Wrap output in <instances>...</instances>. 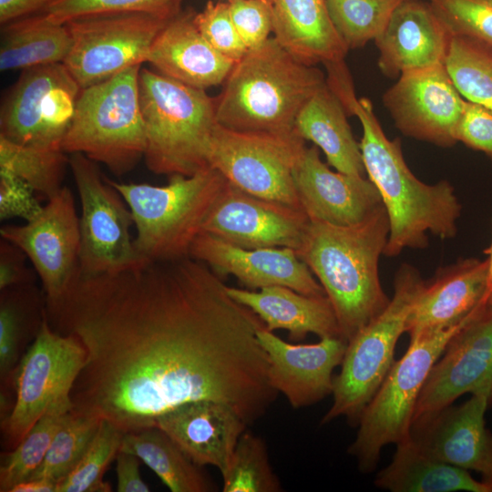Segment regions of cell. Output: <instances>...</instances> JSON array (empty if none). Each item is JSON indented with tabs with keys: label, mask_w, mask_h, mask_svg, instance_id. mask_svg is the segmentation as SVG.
<instances>
[{
	"label": "cell",
	"mask_w": 492,
	"mask_h": 492,
	"mask_svg": "<svg viewBox=\"0 0 492 492\" xmlns=\"http://www.w3.org/2000/svg\"><path fill=\"white\" fill-rule=\"evenodd\" d=\"M47 313L87 352L71 411L123 433L198 400L224 403L251 425L277 398L257 337L265 324L190 256L115 273L78 270Z\"/></svg>",
	"instance_id": "1"
},
{
	"label": "cell",
	"mask_w": 492,
	"mask_h": 492,
	"mask_svg": "<svg viewBox=\"0 0 492 492\" xmlns=\"http://www.w3.org/2000/svg\"><path fill=\"white\" fill-rule=\"evenodd\" d=\"M327 84L347 115L357 117L362 125L359 144L365 171L380 193L389 220L384 254L394 257L406 248L425 247L428 231L443 240L453 238L461 205L452 185L446 180L426 184L415 176L405 161L401 140L389 139L372 102L356 97L347 68L332 71Z\"/></svg>",
	"instance_id": "2"
},
{
	"label": "cell",
	"mask_w": 492,
	"mask_h": 492,
	"mask_svg": "<svg viewBox=\"0 0 492 492\" xmlns=\"http://www.w3.org/2000/svg\"><path fill=\"white\" fill-rule=\"evenodd\" d=\"M381 207L365 220L337 226L310 220L296 253L323 286L347 343L387 306L379 278V259L389 236Z\"/></svg>",
	"instance_id": "3"
},
{
	"label": "cell",
	"mask_w": 492,
	"mask_h": 492,
	"mask_svg": "<svg viewBox=\"0 0 492 492\" xmlns=\"http://www.w3.org/2000/svg\"><path fill=\"white\" fill-rule=\"evenodd\" d=\"M325 84L319 68L269 37L233 66L214 98L217 123L237 131L292 134L302 107Z\"/></svg>",
	"instance_id": "4"
},
{
	"label": "cell",
	"mask_w": 492,
	"mask_h": 492,
	"mask_svg": "<svg viewBox=\"0 0 492 492\" xmlns=\"http://www.w3.org/2000/svg\"><path fill=\"white\" fill-rule=\"evenodd\" d=\"M144 159L153 173L190 176L207 169L217 126L215 99L160 73L140 68Z\"/></svg>",
	"instance_id": "5"
},
{
	"label": "cell",
	"mask_w": 492,
	"mask_h": 492,
	"mask_svg": "<svg viewBox=\"0 0 492 492\" xmlns=\"http://www.w3.org/2000/svg\"><path fill=\"white\" fill-rule=\"evenodd\" d=\"M127 202L136 227L134 244L149 261L190 256L227 179L209 167L193 175L169 176L168 184L122 183L107 178Z\"/></svg>",
	"instance_id": "6"
},
{
	"label": "cell",
	"mask_w": 492,
	"mask_h": 492,
	"mask_svg": "<svg viewBox=\"0 0 492 492\" xmlns=\"http://www.w3.org/2000/svg\"><path fill=\"white\" fill-rule=\"evenodd\" d=\"M134 66L82 88L74 117L63 138L67 154L81 153L116 176L129 172L146 150L138 75Z\"/></svg>",
	"instance_id": "7"
},
{
	"label": "cell",
	"mask_w": 492,
	"mask_h": 492,
	"mask_svg": "<svg viewBox=\"0 0 492 492\" xmlns=\"http://www.w3.org/2000/svg\"><path fill=\"white\" fill-rule=\"evenodd\" d=\"M425 283L414 267L405 264L398 270L387 306L347 343L340 373L333 379V404L321 425L339 417L358 425L395 363V345L406 333L410 312Z\"/></svg>",
	"instance_id": "8"
},
{
	"label": "cell",
	"mask_w": 492,
	"mask_h": 492,
	"mask_svg": "<svg viewBox=\"0 0 492 492\" xmlns=\"http://www.w3.org/2000/svg\"><path fill=\"white\" fill-rule=\"evenodd\" d=\"M480 312L457 324L410 337L406 352L393 364L364 410L348 448L361 472L374 470L384 446L409 438L416 403L431 369L451 338Z\"/></svg>",
	"instance_id": "9"
},
{
	"label": "cell",
	"mask_w": 492,
	"mask_h": 492,
	"mask_svg": "<svg viewBox=\"0 0 492 492\" xmlns=\"http://www.w3.org/2000/svg\"><path fill=\"white\" fill-rule=\"evenodd\" d=\"M87 357L82 343L55 331L44 317L33 343L14 372L15 399L1 424L6 447L15 448L53 406L72 404L70 394Z\"/></svg>",
	"instance_id": "10"
},
{
	"label": "cell",
	"mask_w": 492,
	"mask_h": 492,
	"mask_svg": "<svg viewBox=\"0 0 492 492\" xmlns=\"http://www.w3.org/2000/svg\"><path fill=\"white\" fill-rule=\"evenodd\" d=\"M68 165L81 207L79 271L87 274L115 273L148 262L131 237L134 221L127 202L96 162L81 153H73Z\"/></svg>",
	"instance_id": "11"
},
{
	"label": "cell",
	"mask_w": 492,
	"mask_h": 492,
	"mask_svg": "<svg viewBox=\"0 0 492 492\" xmlns=\"http://www.w3.org/2000/svg\"><path fill=\"white\" fill-rule=\"evenodd\" d=\"M305 148V140L296 132H244L217 124L209 165L251 195L302 210L293 170Z\"/></svg>",
	"instance_id": "12"
},
{
	"label": "cell",
	"mask_w": 492,
	"mask_h": 492,
	"mask_svg": "<svg viewBox=\"0 0 492 492\" xmlns=\"http://www.w3.org/2000/svg\"><path fill=\"white\" fill-rule=\"evenodd\" d=\"M169 21L138 12L70 20L66 25L72 46L63 64L81 89L100 83L147 62L154 40Z\"/></svg>",
	"instance_id": "13"
},
{
	"label": "cell",
	"mask_w": 492,
	"mask_h": 492,
	"mask_svg": "<svg viewBox=\"0 0 492 492\" xmlns=\"http://www.w3.org/2000/svg\"><path fill=\"white\" fill-rule=\"evenodd\" d=\"M80 90L63 63L23 70L2 106L0 137L62 149Z\"/></svg>",
	"instance_id": "14"
},
{
	"label": "cell",
	"mask_w": 492,
	"mask_h": 492,
	"mask_svg": "<svg viewBox=\"0 0 492 492\" xmlns=\"http://www.w3.org/2000/svg\"><path fill=\"white\" fill-rule=\"evenodd\" d=\"M0 233L30 259L46 302L61 298L79 270V217L71 190L63 186L35 218L24 225L4 226Z\"/></svg>",
	"instance_id": "15"
},
{
	"label": "cell",
	"mask_w": 492,
	"mask_h": 492,
	"mask_svg": "<svg viewBox=\"0 0 492 492\" xmlns=\"http://www.w3.org/2000/svg\"><path fill=\"white\" fill-rule=\"evenodd\" d=\"M465 101L445 64L405 72L383 95L384 108L405 136L440 147L456 143Z\"/></svg>",
	"instance_id": "16"
},
{
	"label": "cell",
	"mask_w": 492,
	"mask_h": 492,
	"mask_svg": "<svg viewBox=\"0 0 492 492\" xmlns=\"http://www.w3.org/2000/svg\"><path fill=\"white\" fill-rule=\"evenodd\" d=\"M309 223L302 210L251 195L227 180L202 232L246 249L286 247L296 251Z\"/></svg>",
	"instance_id": "17"
},
{
	"label": "cell",
	"mask_w": 492,
	"mask_h": 492,
	"mask_svg": "<svg viewBox=\"0 0 492 492\" xmlns=\"http://www.w3.org/2000/svg\"><path fill=\"white\" fill-rule=\"evenodd\" d=\"M466 393L492 397V313L487 306L447 343L422 388L414 418L448 406Z\"/></svg>",
	"instance_id": "18"
},
{
	"label": "cell",
	"mask_w": 492,
	"mask_h": 492,
	"mask_svg": "<svg viewBox=\"0 0 492 492\" xmlns=\"http://www.w3.org/2000/svg\"><path fill=\"white\" fill-rule=\"evenodd\" d=\"M490 399L488 394H476L460 405L423 414L413 419L408 439L432 458L490 478L492 433L485 425Z\"/></svg>",
	"instance_id": "19"
},
{
	"label": "cell",
	"mask_w": 492,
	"mask_h": 492,
	"mask_svg": "<svg viewBox=\"0 0 492 492\" xmlns=\"http://www.w3.org/2000/svg\"><path fill=\"white\" fill-rule=\"evenodd\" d=\"M190 256L207 264L222 279L234 276L250 290L279 285L307 295H326L292 248L246 249L201 232L193 242Z\"/></svg>",
	"instance_id": "20"
},
{
	"label": "cell",
	"mask_w": 492,
	"mask_h": 492,
	"mask_svg": "<svg viewBox=\"0 0 492 492\" xmlns=\"http://www.w3.org/2000/svg\"><path fill=\"white\" fill-rule=\"evenodd\" d=\"M269 360L271 385L295 409L314 405L333 393V370L341 365L347 342L320 338L315 343H291L267 330L257 333Z\"/></svg>",
	"instance_id": "21"
},
{
	"label": "cell",
	"mask_w": 492,
	"mask_h": 492,
	"mask_svg": "<svg viewBox=\"0 0 492 492\" xmlns=\"http://www.w3.org/2000/svg\"><path fill=\"white\" fill-rule=\"evenodd\" d=\"M293 181L301 207L312 221L351 226L384 206L369 179L331 170L315 145L305 148L294 168Z\"/></svg>",
	"instance_id": "22"
},
{
	"label": "cell",
	"mask_w": 492,
	"mask_h": 492,
	"mask_svg": "<svg viewBox=\"0 0 492 492\" xmlns=\"http://www.w3.org/2000/svg\"><path fill=\"white\" fill-rule=\"evenodd\" d=\"M451 38L425 0H403L374 39L378 67L385 77L395 78L407 71L445 64Z\"/></svg>",
	"instance_id": "23"
},
{
	"label": "cell",
	"mask_w": 492,
	"mask_h": 492,
	"mask_svg": "<svg viewBox=\"0 0 492 492\" xmlns=\"http://www.w3.org/2000/svg\"><path fill=\"white\" fill-rule=\"evenodd\" d=\"M163 430L197 465L212 466L222 474L249 426L228 405L213 400L182 404L156 419Z\"/></svg>",
	"instance_id": "24"
},
{
	"label": "cell",
	"mask_w": 492,
	"mask_h": 492,
	"mask_svg": "<svg viewBox=\"0 0 492 492\" xmlns=\"http://www.w3.org/2000/svg\"><path fill=\"white\" fill-rule=\"evenodd\" d=\"M487 261L466 259L442 270L425 283L410 312V337L457 324L487 302Z\"/></svg>",
	"instance_id": "25"
},
{
	"label": "cell",
	"mask_w": 492,
	"mask_h": 492,
	"mask_svg": "<svg viewBox=\"0 0 492 492\" xmlns=\"http://www.w3.org/2000/svg\"><path fill=\"white\" fill-rule=\"evenodd\" d=\"M196 12L181 10L154 40L147 58L163 76L205 90L224 83L235 62L220 54L196 26Z\"/></svg>",
	"instance_id": "26"
},
{
	"label": "cell",
	"mask_w": 492,
	"mask_h": 492,
	"mask_svg": "<svg viewBox=\"0 0 492 492\" xmlns=\"http://www.w3.org/2000/svg\"><path fill=\"white\" fill-rule=\"evenodd\" d=\"M231 297L251 309L271 332L285 330L300 342L309 333L342 337L333 307L326 295L312 296L285 286L258 291L227 286Z\"/></svg>",
	"instance_id": "27"
},
{
	"label": "cell",
	"mask_w": 492,
	"mask_h": 492,
	"mask_svg": "<svg viewBox=\"0 0 492 492\" xmlns=\"http://www.w3.org/2000/svg\"><path fill=\"white\" fill-rule=\"evenodd\" d=\"M272 32L301 62L315 66L343 61L348 48L336 32L326 0H272Z\"/></svg>",
	"instance_id": "28"
},
{
	"label": "cell",
	"mask_w": 492,
	"mask_h": 492,
	"mask_svg": "<svg viewBox=\"0 0 492 492\" xmlns=\"http://www.w3.org/2000/svg\"><path fill=\"white\" fill-rule=\"evenodd\" d=\"M347 113L326 84L317 90L298 114L294 130L324 153L336 171L364 177L366 173L360 144L354 138Z\"/></svg>",
	"instance_id": "29"
},
{
	"label": "cell",
	"mask_w": 492,
	"mask_h": 492,
	"mask_svg": "<svg viewBox=\"0 0 492 492\" xmlns=\"http://www.w3.org/2000/svg\"><path fill=\"white\" fill-rule=\"evenodd\" d=\"M376 487L392 492H491L466 469L432 458L407 439L396 445L391 463L374 479Z\"/></svg>",
	"instance_id": "30"
},
{
	"label": "cell",
	"mask_w": 492,
	"mask_h": 492,
	"mask_svg": "<svg viewBox=\"0 0 492 492\" xmlns=\"http://www.w3.org/2000/svg\"><path fill=\"white\" fill-rule=\"evenodd\" d=\"M72 46L66 24L50 20L44 13L2 26L0 69L10 71L64 63Z\"/></svg>",
	"instance_id": "31"
},
{
	"label": "cell",
	"mask_w": 492,
	"mask_h": 492,
	"mask_svg": "<svg viewBox=\"0 0 492 492\" xmlns=\"http://www.w3.org/2000/svg\"><path fill=\"white\" fill-rule=\"evenodd\" d=\"M120 450L142 460L172 492H211L217 486L159 427L124 433Z\"/></svg>",
	"instance_id": "32"
},
{
	"label": "cell",
	"mask_w": 492,
	"mask_h": 492,
	"mask_svg": "<svg viewBox=\"0 0 492 492\" xmlns=\"http://www.w3.org/2000/svg\"><path fill=\"white\" fill-rule=\"evenodd\" d=\"M66 154L61 149L22 145L0 137V171L22 179L47 199L63 187Z\"/></svg>",
	"instance_id": "33"
},
{
	"label": "cell",
	"mask_w": 492,
	"mask_h": 492,
	"mask_svg": "<svg viewBox=\"0 0 492 492\" xmlns=\"http://www.w3.org/2000/svg\"><path fill=\"white\" fill-rule=\"evenodd\" d=\"M72 404L53 405L11 451L1 455L0 491L10 492L29 479L42 464L51 442Z\"/></svg>",
	"instance_id": "34"
},
{
	"label": "cell",
	"mask_w": 492,
	"mask_h": 492,
	"mask_svg": "<svg viewBox=\"0 0 492 492\" xmlns=\"http://www.w3.org/2000/svg\"><path fill=\"white\" fill-rule=\"evenodd\" d=\"M223 492H281L282 483L271 465L267 445L251 431L241 436L221 474Z\"/></svg>",
	"instance_id": "35"
},
{
	"label": "cell",
	"mask_w": 492,
	"mask_h": 492,
	"mask_svg": "<svg viewBox=\"0 0 492 492\" xmlns=\"http://www.w3.org/2000/svg\"><path fill=\"white\" fill-rule=\"evenodd\" d=\"M445 66L463 97L492 111V49L452 36Z\"/></svg>",
	"instance_id": "36"
},
{
	"label": "cell",
	"mask_w": 492,
	"mask_h": 492,
	"mask_svg": "<svg viewBox=\"0 0 492 492\" xmlns=\"http://www.w3.org/2000/svg\"><path fill=\"white\" fill-rule=\"evenodd\" d=\"M100 422L101 419L96 416L69 411L59 425L42 464L29 479L45 478L58 484L87 451Z\"/></svg>",
	"instance_id": "37"
},
{
	"label": "cell",
	"mask_w": 492,
	"mask_h": 492,
	"mask_svg": "<svg viewBox=\"0 0 492 492\" xmlns=\"http://www.w3.org/2000/svg\"><path fill=\"white\" fill-rule=\"evenodd\" d=\"M403 0H326L330 19L348 49L364 46L382 33Z\"/></svg>",
	"instance_id": "38"
},
{
	"label": "cell",
	"mask_w": 492,
	"mask_h": 492,
	"mask_svg": "<svg viewBox=\"0 0 492 492\" xmlns=\"http://www.w3.org/2000/svg\"><path fill=\"white\" fill-rule=\"evenodd\" d=\"M110 422L101 419L98 430L83 457L58 484L56 492H108L111 487L103 480L106 468L116 458L123 437Z\"/></svg>",
	"instance_id": "39"
},
{
	"label": "cell",
	"mask_w": 492,
	"mask_h": 492,
	"mask_svg": "<svg viewBox=\"0 0 492 492\" xmlns=\"http://www.w3.org/2000/svg\"><path fill=\"white\" fill-rule=\"evenodd\" d=\"M182 2L183 0H57L42 13L59 24L94 15L131 12L146 13L170 20L182 10Z\"/></svg>",
	"instance_id": "40"
},
{
	"label": "cell",
	"mask_w": 492,
	"mask_h": 492,
	"mask_svg": "<svg viewBox=\"0 0 492 492\" xmlns=\"http://www.w3.org/2000/svg\"><path fill=\"white\" fill-rule=\"evenodd\" d=\"M451 36L492 49V0H425Z\"/></svg>",
	"instance_id": "41"
},
{
	"label": "cell",
	"mask_w": 492,
	"mask_h": 492,
	"mask_svg": "<svg viewBox=\"0 0 492 492\" xmlns=\"http://www.w3.org/2000/svg\"><path fill=\"white\" fill-rule=\"evenodd\" d=\"M194 21L204 38L225 57L236 63L247 53L231 20L228 2L208 1L201 12H196Z\"/></svg>",
	"instance_id": "42"
},
{
	"label": "cell",
	"mask_w": 492,
	"mask_h": 492,
	"mask_svg": "<svg viewBox=\"0 0 492 492\" xmlns=\"http://www.w3.org/2000/svg\"><path fill=\"white\" fill-rule=\"evenodd\" d=\"M231 20L244 45L253 49L272 31V5L267 0H228Z\"/></svg>",
	"instance_id": "43"
},
{
	"label": "cell",
	"mask_w": 492,
	"mask_h": 492,
	"mask_svg": "<svg viewBox=\"0 0 492 492\" xmlns=\"http://www.w3.org/2000/svg\"><path fill=\"white\" fill-rule=\"evenodd\" d=\"M455 138L456 142L482 151L492 160V111L466 99Z\"/></svg>",
	"instance_id": "44"
},
{
	"label": "cell",
	"mask_w": 492,
	"mask_h": 492,
	"mask_svg": "<svg viewBox=\"0 0 492 492\" xmlns=\"http://www.w3.org/2000/svg\"><path fill=\"white\" fill-rule=\"evenodd\" d=\"M34 189L22 179L0 171V218H22L28 221L42 210Z\"/></svg>",
	"instance_id": "45"
},
{
	"label": "cell",
	"mask_w": 492,
	"mask_h": 492,
	"mask_svg": "<svg viewBox=\"0 0 492 492\" xmlns=\"http://www.w3.org/2000/svg\"><path fill=\"white\" fill-rule=\"evenodd\" d=\"M22 316L10 302L3 301L0 307V374L6 381L18 364L22 340Z\"/></svg>",
	"instance_id": "46"
},
{
	"label": "cell",
	"mask_w": 492,
	"mask_h": 492,
	"mask_svg": "<svg viewBox=\"0 0 492 492\" xmlns=\"http://www.w3.org/2000/svg\"><path fill=\"white\" fill-rule=\"evenodd\" d=\"M139 458L129 452L119 450L117 461V490L119 492H148L149 486L139 473Z\"/></svg>",
	"instance_id": "47"
},
{
	"label": "cell",
	"mask_w": 492,
	"mask_h": 492,
	"mask_svg": "<svg viewBox=\"0 0 492 492\" xmlns=\"http://www.w3.org/2000/svg\"><path fill=\"white\" fill-rule=\"evenodd\" d=\"M57 0H0V24L6 25L15 20L44 11Z\"/></svg>",
	"instance_id": "48"
},
{
	"label": "cell",
	"mask_w": 492,
	"mask_h": 492,
	"mask_svg": "<svg viewBox=\"0 0 492 492\" xmlns=\"http://www.w3.org/2000/svg\"><path fill=\"white\" fill-rule=\"evenodd\" d=\"M6 248L2 247L0 263V288L5 290L18 282L22 277L23 267L16 257Z\"/></svg>",
	"instance_id": "49"
},
{
	"label": "cell",
	"mask_w": 492,
	"mask_h": 492,
	"mask_svg": "<svg viewBox=\"0 0 492 492\" xmlns=\"http://www.w3.org/2000/svg\"><path fill=\"white\" fill-rule=\"evenodd\" d=\"M57 484L45 478H31L15 485L10 492H56Z\"/></svg>",
	"instance_id": "50"
},
{
	"label": "cell",
	"mask_w": 492,
	"mask_h": 492,
	"mask_svg": "<svg viewBox=\"0 0 492 492\" xmlns=\"http://www.w3.org/2000/svg\"><path fill=\"white\" fill-rule=\"evenodd\" d=\"M488 258L487 261V293L488 296L492 294V238L489 248L486 251Z\"/></svg>",
	"instance_id": "51"
},
{
	"label": "cell",
	"mask_w": 492,
	"mask_h": 492,
	"mask_svg": "<svg viewBox=\"0 0 492 492\" xmlns=\"http://www.w3.org/2000/svg\"><path fill=\"white\" fill-rule=\"evenodd\" d=\"M487 309L492 313V294L488 296L487 302Z\"/></svg>",
	"instance_id": "52"
},
{
	"label": "cell",
	"mask_w": 492,
	"mask_h": 492,
	"mask_svg": "<svg viewBox=\"0 0 492 492\" xmlns=\"http://www.w3.org/2000/svg\"><path fill=\"white\" fill-rule=\"evenodd\" d=\"M267 1H269V2H271L272 4V0H267Z\"/></svg>",
	"instance_id": "53"
}]
</instances>
